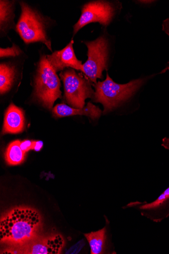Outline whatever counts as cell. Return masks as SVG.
Wrapping results in <instances>:
<instances>
[{
    "mask_svg": "<svg viewBox=\"0 0 169 254\" xmlns=\"http://www.w3.org/2000/svg\"><path fill=\"white\" fill-rule=\"evenodd\" d=\"M123 208L136 210L141 216L154 222H161L169 217V187L152 202L131 201Z\"/></svg>",
    "mask_w": 169,
    "mask_h": 254,
    "instance_id": "cell-8",
    "label": "cell"
},
{
    "mask_svg": "<svg viewBox=\"0 0 169 254\" xmlns=\"http://www.w3.org/2000/svg\"><path fill=\"white\" fill-rule=\"evenodd\" d=\"M84 243L83 241H81L79 242L77 245L71 247L67 252V254H78L84 246Z\"/></svg>",
    "mask_w": 169,
    "mask_h": 254,
    "instance_id": "cell-19",
    "label": "cell"
},
{
    "mask_svg": "<svg viewBox=\"0 0 169 254\" xmlns=\"http://www.w3.org/2000/svg\"><path fill=\"white\" fill-rule=\"evenodd\" d=\"M23 52L21 50L18 46L13 44L11 48L7 49L1 48L0 50V58H14L23 54Z\"/></svg>",
    "mask_w": 169,
    "mask_h": 254,
    "instance_id": "cell-17",
    "label": "cell"
},
{
    "mask_svg": "<svg viewBox=\"0 0 169 254\" xmlns=\"http://www.w3.org/2000/svg\"><path fill=\"white\" fill-rule=\"evenodd\" d=\"M73 43V40H71L63 49L47 55L48 61L56 72H62L68 67L82 71V62L77 59L75 55Z\"/></svg>",
    "mask_w": 169,
    "mask_h": 254,
    "instance_id": "cell-9",
    "label": "cell"
},
{
    "mask_svg": "<svg viewBox=\"0 0 169 254\" xmlns=\"http://www.w3.org/2000/svg\"><path fill=\"white\" fill-rule=\"evenodd\" d=\"M64 241L62 237L57 235L44 241L32 244L25 254H58L60 252Z\"/></svg>",
    "mask_w": 169,
    "mask_h": 254,
    "instance_id": "cell-12",
    "label": "cell"
},
{
    "mask_svg": "<svg viewBox=\"0 0 169 254\" xmlns=\"http://www.w3.org/2000/svg\"><path fill=\"white\" fill-rule=\"evenodd\" d=\"M162 146L169 150V137H164L162 140Z\"/></svg>",
    "mask_w": 169,
    "mask_h": 254,
    "instance_id": "cell-22",
    "label": "cell"
},
{
    "mask_svg": "<svg viewBox=\"0 0 169 254\" xmlns=\"http://www.w3.org/2000/svg\"><path fill=\"white\" fill-rule=\"evenodd\" d=\"M19 140L11 143L6 149L5 157L7 163L11 166L21 164L25 160L26 152L20 148Z\"/></svg>",
    "mask_w": 169,
    "mask_h": 254,
    "instance_id": "cell-16",
    "label": "cell"
},
{
    "mask_svg": "<svg viewBox=\"0 0 169 254\" xmlns=\"http://www.w3.org/2000/svg\"><path fill=\"white\" fill-rule=\"evenodd\" d=\"M40 222L38 213L28 209H15L1 221L0 237L1 242L20 245L33 239Z\"/></svg>",
    "mask_w": 169,
    "mask_h": 254,
    "instance_id": "cell-1",
    "label": "cell"
},
{
    "mask_svg": "<svg viewBox=\"0 0 169 254\" xmlns=\"http://www.w3.org/2000/svg\"><path fill=\"white\" fill-rule=\"evenodd\" d=\"M53 113L57 118H63L74 115H84L92 120L99 119L101 116L102 110L91 102L83 108H75L64 104L57 105L53 109Z\"/></svg>",
    "mask_w": 169,
    "mask_h": 254,
    "instance_id": "cell-10",
    "label": "cell"
},
{
    "mask_svg": "<svg viewBox=\"0 0 169 254\" xmlns=\"http://www.w3.org/2000/svg\"><path fill=\"white\" fill-rule=\"evenodd\" d=\"M144 81L139 79L120 84L114 82L107 73L105 81L93 84L95 91L93 100L96 103H101L104 108V113L107 114L132 97Z\"/></svg>",
    "mask_w": 169,
    "mask_h": 254,
    "instance_id": "cell-3",
    "label": "cell"
},
{
    "mask_svg": "<svg viewBox=\"0 0 169 254\" xmlns=\"http://www.w3.org/2000/svg\"><path fill=\"white\" fill-rule=\"evenodd\" d=\"M25 127V116L23 110L11 103L5 115L3 133L21 132Z\"/></svg>",
    "mask_w": 169,
    "mask_h": 254,
    "instance_id": "cell-11",
    "label": "cell"
},
{
    "mask_svg": "<svg viewBox=\"0 0 169 254\" xmlns=\"http://www.w3.org/2000/svg\"><path fill=\"white\" fill-rule=\"evenodd\" d=\"M116 11L114 5L107 1H94L85 4L82 8L80 17L74 26L75 36L82 28L91 23L99 22L108 27L112 21Z\"/></svg>",
    "mask_w": 169,
    "mask_h": 254,
    "instance_id": "cell-7",
    "label": "cell"
},
{
    "mask_svg": "<svg viewBox=\"0 0 169 254\" xmlns=\"http://www.w3.org/2000/svg\"><path fill=\"white\" fill-rule=\"evenodd\" d=\"M36 71L35 96L44 107L52 110L55 102L62 96L60 80L47 55H41Z\"/></svg>",
    "mask_w": 169,
    "mask_h": 254,
    "instance_id": "cell-4",
    "label": "cell"
},
{
    "mask_svg": "<svg viewBox=\"0 0 169 254\" xmlns=\"http://www.w3.org/2000/svg\"><path fill=\"white\" fill-rule=\"evenodd\" d=\"M162 30L169 36V18L165 19L162 24Z\"/></svg>",
    "mask_w": 169,
    "mask_h": 254,
    "instance_id": "cell-20",
    "label": "cell"
},
{
    "mask_svg": "<svg viewBox=\"0 0 169 254\" xmlns=\"http://www.w3.org/2000/svg\"><path fill=\"white\" fill-rule=\"evenodd\" d=\"M90 245L91 254H102L105 253L107 243V228L84 234Z\"/></svg>",
    "mask_w": 169,
    "mask_h": 254,
    "instance_id": "cell-15",
    "label": "cell"
},
{
    "mask_svg": "<svg viewBox=\"0 0 169 254\" xmlns=\"http://www.w3.org/2000/svg\"><path fill=\"white\" fill-rule=\"evenodd\" d=\"M60 76L63 83L66 100L70 106L83 108L87 99H93L95 91L88 78L77 74L71 68L65 69Z\"/></svg>",
    "mask_w": 169,
    "mask_h": 254,
    "instance_id": "cell-6",
    "label": "cell"
},
{
    "mask_svg": "<svg viewBox=\"0 0 169 254\" xmlns=\"http://www.w3.org/2000/svg\"><path fill=\"white\" fill-rule=\"evenodd\" d=\"M21 14L15 31L26 44L40 42L53 52L49 31L53 20L25 2H19Z\"/></svg>",
    "mask_w": 169,
    "mask_h": 254,
    "instance_id": "cell-2",
    "label": "cell"
},
{
    "mask_svg": "<svg viewBox=\"0 0 169 254\" xmlns=\"http://www.w3.org/2000/svg\"><path fill=\"white\" fill-rule=\"evenodd\" d=\"M20 146L21 149L26 153L33 149L34 141L27 140L20 142Z\"/></svg>",
    "mask_w": 169,
    "mask_h": 254,
    "instance_id": "cell-18",
    "label": "cell"
},
{
    "mask_svg": "<svg viewBox=\"0 0 169 254\" xmlns=\"http://www.w3.org/2000/svg\"><path fill=\"white\" fill-rule=\"evenodd\" d=\"M43 146V143L42 141H34V150L39 152L40 151Z\"/></svg>",
    "mask_w": 169,
    "mask_h": 254,
    "instance_id": "cell-21",
    "label": "cell"
},
{
    "mask_svg": "<svg viewBox=\"0 0 169 254\" xmlns=\"http://www.w3.org/2000/svg\"><path fill=\"white\" fill-rule=\"evenodd\" d=\"M15 1L1 0L0 1V30L1 36H5L11 29H15Z\"/></svg>",
    "mask_w": 169,
    "mask_h": 254,
    "instance_id": "cell-13",
    "label": "cell"
},
{
    "mask_svg": "<svg viewBox=\"0 0 169 254\" xmlns=\"http://www.w3.org/2000/svg\"><path fill=\"white\" fill-rule=\"evenodd\" d=\"M11 62H2L0 64V93L4 95L11 88L16 73L15 65Z\"/></svg>",
    "mask_w": 169,
    "mask_h": 254,
    "instance_id": "cell-14",
    "label": "cell"
},
{
    "mask_svg": "<svg viewBox=\"0 0 169 254\" xmlns=\"http://www.w3.org/2000/svg\"><path fill=\"white\" fill-rule=\"evenodd\" d=\"M88 48V59L83 64L82 72L94 84L102 78L103 72L108 70L109 60V42L103 35L92 41L85 42Z\"/></svg>",
    "mask_w": 169,
    "mask_h": 254,
    "instance_id": "cell-5",
    "label": "cell"
}]
</instances>
